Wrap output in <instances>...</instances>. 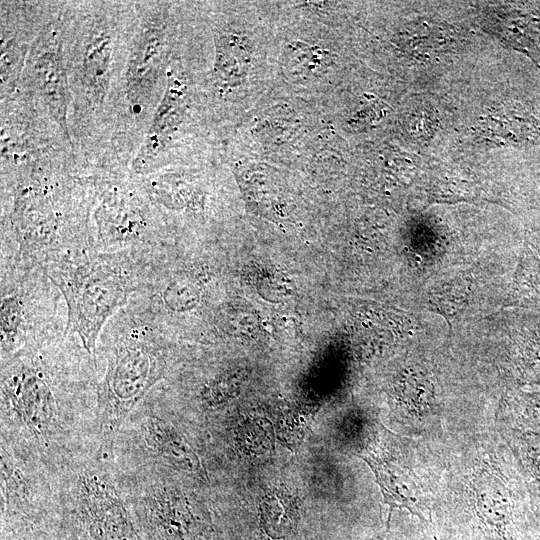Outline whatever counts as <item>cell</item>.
Wrapping results in <instances>:
<instances>
[{
	"label": "cell",
	"instance_id": "1",
	"mask_svg": "<svg viewBox=\"0 0 540 540\" xmlns=\"http://www.w3.org/2000/svg\"><path fill=\"white\" fill-rule=\"evenodd\" d=\"M48 168L16 175L11 208L1 231V260L42 267L57 255L91 247L90 185Z\"/></svg>",
	"mask_w": 540,
	"mask_h": 540
},
{
	"label": "cell",
	"instance_id": "2",
	"mask_svg": "<svg viewBox=\"0 0 540 540\" xmlns=\"http://www.w3.org/2000/svg\"><path fill=\"white\" fill-rule=\"evenodd\" d=\"M156 249L102 252L82 247L42 266L64 299L66 334L76 335L91 357L108 321L141 290Z\"/></svg>",
	"mask_w": 540,
	"mask_h": 540
},
{
	"label": "cell",
	"instance_id": "3",
	"mask_svg": "<svg viewBox=\"0 0 540 540\" xmlns=\"http://www.w3.org/2000/svg\"><path fill=\"white\" fill-rule=\"evenodd\" d=\"M161 330V324L133 298L104 327L101 335L110 347L102 393L114 408H131L159 379Z\"/></svg>",
	"mask_w": 540,
	"mask_h": 540
},
{
	"label": "cell",
	"instance_id": "4",
	"mask_svg": "<svg viewBox=\"0 0 540 540\" xmlns=\"http://www.w3.org/2000/svg\"><path fill=\"white\" fill-rule=\"evenodd\" d=\"M158 211L138 179L91 182L90 246L102 252L160 248Z\"/></svg>",
	"mask_w": 540,
	"mask_h": 540
},
{
	"label": "cell",
	"instance_id": "5",
	"mask_svg": "<svg viewBox=\"0 0 540 540\" xmlns=\"http://www.w3.org/2000/svg\"><path fill=\"white\" fill-rule=\"evenodd\" d=\"M63 297L40 266L1 263V349L13 353L66 328Z\"/></svg>",
	"mask_w": 540,
	"mask_h": 540
},
{
	"label": "cell",
	"instance_id": "6",
	"mask_svg": "<svg viewBox=\"0 0 540 540\" xmlns=\"http://www.w3.org/2000/svg\"><path fill=\"white\" fill-rule=\"evenodd\" d=\"M168 23L163 5H147L138 29L132 38L124 71V99L131 115L151 121L165 91L167 66Z\"/></svg>",
	"mask_w": 540,
	"mask_h": 540
},
{
	"label": "cell",
	"instance_id": "7",
	"mask_svg": "<svg viewBox=\"0 0 540 540\" xmlns=\"http://www.w3.org/2000/svg\"><path fill=\"white\" fill-rule=\"evenodd\" d=\"M68 71L74 118L103 110L115 71L116 29L107 14L88 15L81 25Z\"/></svg>",
	"mask_w": 540,
	"mask_h": 540
},
{
	"label": "cell",
	"instance_id": "8",
	"mask_svg": "<svg viewBox=\"0 0 540 540\" xmlns=\"http://www.w3.org/2000/svg\"><path fill=\"white\" fill-rule=\"evenodd\" d=\"M62 31L60 20L44 25L30 46L22 71L28 92L34 93L47 115L72 145L67 120L71 93Z\"/></svg>",
	"mask_w": 540,
	"mask_h": 540
},
{
	"label": "cell",
	"instance_id": "9",
	"mask_svg": "<svg viewBox=\"0 0 540 540\" xmlns=\"http://www.w3.org/2000/svg\"><path fill=\"white\" fill-rule=\"evenodd\" d=\"M496 424L525 480L536 528H540V390L508 392Z\"/></svg>",
	"mask_w": 540,
	"mask_h": 540
},
{
	"label": "cell",
	"instance_id": "10",
	"mask_svg": "<svg viewBox=\"0 0 540 540\" xmlns=\"http://www.w3.org/2000/svg\"><path fill=\"white\" fill-rule=\"evenodd\" d=\"M372 470L375 481L383 495V502L389 507L387 531L390 529L391 515L394 509H406L424 525L429 524L428 506L417 486L414 475L407 466L401 464L386 452L363 449L357 455Z\"/></svg>",
	"mask_w": 540,
	"mask_h": 540
},
{
	"label": "cell",
	"instance_id": "11",
	"mask_svg": "<svg viewBox=\"0 0 540 540\" xmlns=\"http://www.w3.org/2000/svg\"><path fill=\"white\" fill-rule=\"evenodd\" d=\"M5 393L31 428L44 430L54 412L53 394L44 373L25 365L4 380Z\"/></svg>",
	"mask_w": 540,
	"mask_h": 540
},
{
	"label": "cell",
	"instance_id": "12",
	"mask_svg": "<svg viewBox=\"0 0 540 540\" xmlns=\"http://www.w3.org/2000/svg\"><path fill=\"white\" fill-rule=\"evenodd\" d=\"M472 292V281L467 278L454 279L430 293V308L441 314L452 327L453 320L464 310Z\"/></svg>",
	"mask_w": 540,
	"mask_h": 540
},
{
	"label": "cell",
	"instance_id": "13",
	"mask_svg": "<svg viewBox=\"0 0 540 540\" xmlns=\"http://www.w3.org/2000/svg\"><path fill=\"white\" fill-rule=\"evenodd\" d=\"M301 46L302 49L292 50L287 56V64L295 67L296 73L310 75L325 66V60H327L325 51L318 47L305 46L303 43H301Z\"/></svg>",
	"mask_w": 540,
	"mask_h": 540
},
{
	"label": "cell",
	"instance_id": "14",
	"mask_svg": "<svg viewBox=\"0 0 540 540\" xmlns=\"http://www.w3.org/2000/svg\"><path fill=\"white\" fill-rule=\"evenodd\" d=\"M536 538H537V540H540V531L537 533Z\"/></svg>",
	"mask_w": 540,
	"mask_h": 540
},
{
	"label": "cell",
	"instance_id": "15",
	"mask_svg": "<svg viewBox=\"0 0 540 540\" xmlns=\"http://www.w3.org/2000/svg\"><path fill=\"white\" fill-rule=\"evenodd\" d=\"M420 540H425V539H420Z\"/></svg>",
	"mask_w": 540,
	"mask_h": 540
}]
</instances>
